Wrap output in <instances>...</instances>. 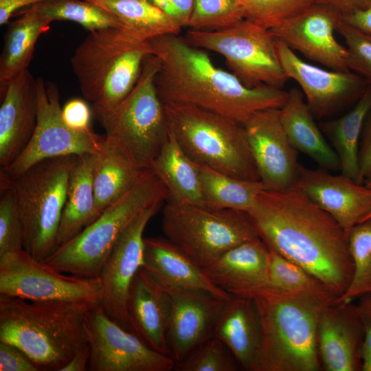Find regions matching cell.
Here are the masks:
<instances>
[{
    "label": "cell",
    "mask_w": 371,
    "mask_h": 371,
    "mask_svg": "<svg viewBox=\"0 0 371 371\" xmlns=\"http://www.w3.org/2000/svg\"><path fill=\"white\" fill-rule=\"evenodd\" d=\"M248 212L269 249L316 276L338 298L346 291L354 269L348 236L302 191L264 190Z\"/></svg>",
    "instance_id": "1"
},
{
    "label": "cell",
    "mask_w": 371,
    "mask_h": 371,
    "mask_svg": "<svg viewBox=\"0 0 371 371\" xmlns=\"http://www.w3.org/2000/svg\"><path fill=\"white\" fill-rule=\"evenodd\" d=\"M159 60L155 86L163 103H182L225 116L245 125L256 112L280 109L288 91L245 85L233 73L217 67L201 48L179 34L149 41Z\"/></svg>",
    "instance_id": "2"
},
{
    "label": "cell",
    "mask_w": 371,
    "mask_h": 371,
    "mask_svg": "<svg viewBox=\"0 0 371 371\" xmlns=\"http://www.w3.org/2000/svg\"><path fill=\"white\" fill-rule=\"evenodd\" d=\"M95 306L0 295V341L21 350L39 371H61L89 344L85 318Z\"/></svg>",
    "instance_id": "3"
},
{
    "label": "cell",
    "mask_w": 371,
    "mask_h": 371,
    "mask_svg": "<svg viewBox=\"0 0 371 371\" xmlns=\"http://www.w3.org/2000/svg\"><path fill=\"white\" fill-rule=\"evenodd\" d=\"M253 300L262 326L261 346L255 371L323 370L316 333L319 313L328 305L271 286Z\"/></svg>",
    "instance_id": "4"
},
{
    "label": "cell",
    "mask_w": 371,
    "mask_h": 371,
    "mask_svg": "<svg viewBox=\"0 0 371 371\" xmlns=\"http://www.w3.org/2000/svg\"><path fill=\"white\" fill-rule=\"evenodd\" d=\"M151 54L149 41L139 40L124 30L89 32L71 63L83 96L92 102L95 119L113 111L128 95Z\"/></svg>",
    "instance_id": "5"
},
{
    "label": "cell",
    "mask_w": 371,
    "mask_h": 371,
    "mask_svg": "<svg viewBox=\"0 0 371 371\" xmlns=\"http://www.w3.org/2000/svg\"><path fill=\"white\" fill-rule=\"evenodd\" d=\"M168 189L150 169L144 170L136 183L76 237L43 260L68 274L97 278L124 232L147 208L164 203Z\"/></svg>",
    "instance_id": "6"
},
{
    "label": "cell",
    "mask_w": 371,
    "mask_h": 371,
    "mask_svg": "<svg viewBox=\"0 0 371 371\" xmlns=\"http://www.w3.org/2000/svg\"><path fill=\"white\" fill-rule=\"evenodd\" d=\"M164 104L169 128L194 161L238 179L260 180L244 124L191 104Z\"/></svg>",
    "instance_id": "7"
},
{
    "label": "cell",
    "mask_w": 371,
    "mask_h": 371,
    "mask_svg": "<svg viewBox=\"0 0 371 371\" xmlns=\"http://www.w3.org/2000/svg\"><path fill=\"white\" fill-rule=\"evenodd\" d=\"M78 156L40 161L6 183L16 193L24 227L23 248L43 261L58 247V232L65 204L71 170Z\"/></svg>",
    "instance_id": "8"
},
{
    "label": "cell",
    "mask_w": 371,
    "mask_h": 371,
    "mask_svg": "<svg viewBox=\"0 0 371 371\" xmlns=\"http://www.w3.org/2000/svg\"><path fill=\"white\" fill-rule=\"evenodd\" d=\"M165 237L203 269L232 247L260 238L249 212L177 203L163 205Z\"/></svg>",
    "instance_id": "9"
},
{
    "label": "cell",
    "mask_w": 371,
    "mask_h": 371,
    "mask_svg": "<svg viewBox=\"0 0 371 371\" xmlns=\"http://www.w3.org/2000/svg\"><path fill=\"white\" fill-rule=\"evenodd\" d=\"M159 67V58L148 56L128 95L113 111L96 118L106 137L120 143L142 169L150 168L169 135L164 104L155 82Z\"/></svg>",
    "instance_id": "10"
},
{
    "label": "cell",
    "mask_w": 371,
    "mask_h": 371,
    "mask_svg": "<svg viewBox=\"0 0 371 371\" xmlns=\"http://www.w3.org/2000/svg\"><path fill=\"white\" fill-rule=\"evenodd\" d=\"M186 38L196 47L223 56L232 73L248 87L282 89L289 80L271 31L249 20L215 30L190 29Z\"/></svg>",
    "instance_id": "11"
},
{
    "label": "cell",
    "mask_w": 371,
    "mask_h": 371,
    "mask_svg": "<svg viewBox=\"0 0 371 371\" xmlns=\"http://www.w3.org/2000/svg\"><path fill=\"white\" fill-rule=\"evenodd\" d=\"M0 295L97 305L101 302L102 284L100 277L61 272L22 249L0 256Z\"/></svg>",
    "instance_id": "12"
},
{
    "label": "cell",
    "mask_w": 371,
    "mask_h": 371,
    "mask_svg": "<svg viewBox=\"0 0 371 371\" xmlns=\"http://www.w3.org/2000/svg\"><path fill=\"white\" fill-rule=\"evenodd\" d=\"M38 119L33 135L16 159L1 169V183L9 182L37 162L56 157L97 154L103 148L105 137L93 131L82 132L68 126L62 117L57 86L36 79Z\"/></svg>",
    "instance_id": "13"
},
{
    "label": "cell",
    "mask_w": 371,
    "mask_h": 371,
    "mask_svg": "<svg viewBox=\"0 0 371 371\" xmlns=\"http://www.w3.org/2000/svg\"><path fill=\"white\" fill-rule=\"evenodd\" d=\"M85 327L90 346L87 370L170 371L176 363L168 355L148 346L138 336L125 330L100 304L89 309Z\"/></svg>",
    "instance_id": "14"
},
{
    "label": "cell",
    "mask_w": 371,
    "mask_h": 371,
    "mask_svg": "<svg viewBox=\"0 0 371 371\" xmlns=\"http://www.w3.org/2000/svg\"><path fill=\"white\" fill-rule=\"evenodd\" d=\"M276 47L286 76L300 85L310 110L318 119L357 102L368 85L363 77L350 70H328L308 63L278 39Z\"/></svg>",
    "instance_id": "15"
},
{
    "label": "cell",
    "mask_w": 371,
    "mask_h": 371,
    "mask_svg": "<svg viewBox=\"0 0 371 371\" xmlns=\"http://www.w3.org/2000/svg\"><path fill=\"white\" fill-rule=\"evenodd\" d=\"M342 19L335 8L315 3L270 30L276 39L309 60L331 69L348 71V49L335 36Z\"/></svg>",
    "instance_id": "16"
},
{
    "label": "cell",
    "mask_w": 371,
    "mask_h": 371,
    "mask_svg": "<svg viewBox=\"0 0 371 371\" xmlns=\"http://www.w3.org/2000/svg\"><path fill=\"white\" fill-rule=\"evenodd\" d=\"M164 204L147 208L129 225L115 243L99 276L102 284L100 305L112 320L130 332L128 299L132 281L143 265L144 232Z\"/></svg>",
    "instance_id": "17"
},
{
    "label": "cell",
    "mask_w": 371,
    "mask_h": 371,
    "mask_svg": "<svg viewBox=\"0 0 371 371\" xmlns=\"http://www.w3.org/2000/svg\"><path fill=\"white\" fill-rule=\"evenodd\" d=\"M245 126L260 180L270 189L295 186L300 164L298 151L284 130L280 109L256 112Z\"/></svg>",
    "instance_id": "18"
},
{
    "label": "cell",
    "mask_w": 371,
    "mask_h": 371,
    "mask_svg": "<svg viewBox=\"0 0 371 371\" xmlns=\"http://www.w3.org/2000/svg\"><path fill=\"white\" fill-rule=\"evenodd\" d=\"M162 288L168 294L171 303L168 329L170 357L178 363L212 337L215 323L226 300L201 290Z\"/></svg>",
    "instance_id": "19"
},
{
    "label": "cell",
    "mask_w": 371,
    "mask_h": 371,
    "mask_svg": "<svg viewBox=\"0 0 371 371\" xmlns=\"http://www.w3.org/2000/svg\"><path fill=\"white\" fill-rule=\"evenodd\" d=\"M316 337L323 370H362L364 329L356 304L341 302L324 307L319 315Z\"/></svg>",
    "instance_id": "20"
},
{
    "label": "cell",
    "mask_w": 371,
    "mask_h": 371,
    "mask_svg": "<svg viewBox=\"0 0 371 371\" xmlns=\"http://www.w3.org/2000/svg\"><path fill=\"white\" fill-rule=\"evenodd\" d=\"M295 186L331 215L348 235L371 213V188L341 173L300 164Z\"/></svg>",
    "instance_id": "21"
},
{
    "label": "cell",
    "mask_w": 371,
    "mask_h": 371,
    "mask_svg": "<svg viewBox=\"0 0 371 371\" xmlns=\"http://www.w3.org/2000/svg\"><path fill=\"white\" fill-rule=\"evenodd\" d=\"M0 165L8 167L30 141L38 119L37 80L28 69L0 89Z\"/></svg>",
    "instance_id": "22"
},
{
    "label": "cell",
    "mask_w": 371,
    "mask_h": 371,
    "mask_svg": "<svg viewBox=\"0 0 371 371\" xmlns=\"http://www.w3.org/2000/svg\"><path fill=\"white\" fill-rule=\"evenodd\" d=\"M269 249L260 239L239 244L202 269L216 286L230 295L254 299L271 287Z\"/></svg>",
    "instance_id": "23"
},
{
    "label": "cell",
    "mask_w": 371,
    "mask_h": 371,
    "mask_svg": "<svg viewBox=\"0 0 371 371\" xmlns=\"http://www.w3.org/2000/svg\"><path fill=\"white\" fill-rule=\"evenodd\" d=\"M127 310L131 332L153 350L170 356L168 341L170 299L142 267L131 284Z\"/></svg>",
    "instance_id": "24"
},
{
    "label": "cell",
    "mask_w": 371,
    "mask_h": 371,
    "mask_svg": "<svg viewBox=\"0 0 371 371\" xmlns=\"http://www.w3.org/2000/svg\"><path fill=\"white\" fill-rule=\"evenodd\" d=\"M142 268L162 287L201 290L228 300L231 295L216 286L202 269L166 237L144 238Z\"/></svg>",
    "instance_id": "25"
},
{
    "label": "cell",
    "mask_w": 371,
    "mask_h": 371,
    "mask_svg": "<svg viewBox=\"0 0 371 371\" xmlns=\"http://www.w3.org/2000/svg\"><path fill=\"white\" fill-rule=\"evenodd\" d=\"M212 337L225 344L241 368L255 371L261 346L262 326L254 300L232 295L226 300Z\"/></svg>",
    "instance_id": "26"
},
{
    "label": "cell",
    "mask_w": 371,
    "mask_h": 371,
    "mask_svg": "<svg viewBox=\"0 0 371 371\" xmlns=\"http://www.w3.org/2000/svg\"><path fill=\"white\" fill-rule=\"evenodd\" d=\"M280 115L289 142L298 152L310 157L324 170H341L339 157L315 122L302 91L293 87L288 91Z\"/></svg>",
    "instance_id": "27"
},
{
    "label": "cell",
    "mask_w": 371,
    "mask_h": 371,
    "mask_svg": "<svg viewBox=\"0 0 371 371\" xmlns=\"http://www.w3.org/2000/svg\"><path fill=\"white\" fill-rule=\"evenodd\" d=\"M144 170L120 143L105 136L102 150L95 155L93 168L97 218L136 183Z\"/></svg>",
    "instance_id": "28"
},
{
    "label": "cell",
    "mask_w": 371,
    "mask_h": 371,
    "mask_svg": "<svg viewBox=\"0 0 371 371\" xmlns=\"http://www.w3.org/2000/svg\"><path fill=\"white\" fill-rule=\"evenodd\" d=\"M150 169L168 189L170 199L204 206L200 165L184 152L170 128L168 139Z\"/></svg>",
    "instance_id": "29"
},
{
    "label": "cell",
    "mask_w": 371,
    "mask_h": 371,
    "mask_svg": "<svg viewBox=\"0 0 371 371\" xmlns=\"http://www.w3.org/2000/svg\"><path fill=\"white\" fill-rule=\"evenodd\" d=\"M95 155L78 156L71 170L58 232V247L76 237L97 218L93 183Z\"/></svg>",
    "instance_id": "30"
},
{
    "label": "cell",
    "mask_w": 371,
    "mask_h": 371,
    "mask_svg": "<svg viewBox=\"0 0 371 371\" xmlns=\"http://www.w3.org/2000/svg\"><path fill=\"white\" fill-rule=\"evenodd\" d=\"M21 16L9 23L0 57V89L27 69L41 34L52 23L36 5L21 12Z\"/></svg>",
    "instance_id": "31"
},
{
    "label": "cell",
    "mask_w": 371,
    "mask_h": 371,
    "mask_svg": "<svg viewBox=\"0 0 371 371\" xmlns=\"http://www.w3.org/2000/svg\"><path fill=\"white\" fill-rule=\"evenodd\" d=\"M371 108V85L344 115L321 122L322 133L330 141L341 165V173L357 183H363L359 163V146L363 123Z\"/></svg>",
    "instance_id": "32"
},
{
    "label": "cell",
    "mask_w": 371,
    "mask_h": 371,
    "mask_svg": "<svg viewBox=\"0 0 371 371\" xmlns=\"http://www.w3.org/2000/svg\"><path fill=\"white\" fill-rule=\"evenodd\" d=\"M115 16L123 29L135 38L149 41L155 38L179 34L182 27L148 0H85Z\"/></svg>",
    "instance_id": "33"
},
{
    "label": "cell",
    "mask_w": 371,
    "mask_h": 371,
    "mask_svg": "<svg viewBox=\"0 0 371 371\" xmlns=\"http://www.w3.org/2000/svg\"><path fill=\"white\" fill-rule=\"evenodd\" d=\"M204 206L249 212L260 192L270 189L261 180L238 179L200 165Z\"/></svg>",
    "instance_id": "34"
},
{
    "label": "cell",
    "mask_w": 371,
    "mask_h": 371,
    "mask_svg": "<svg viewBox=\"0 0 371 371\" xmlns=\"http://www.w3.org/2000/svg\"><path fill=\"white\" fill-rule=\"evenodd\" d=\"M268 276L271 287L310 297L326 305L335 303L338 298L316 276L271 249L269 253Z\"/></svg>",
    "instance_id": "35"
},
{
    "label": "cell",
    "mask_w": 371,
    "mask_h": 371,
    "mask_svg": "<svg viewBox=\"0 0 371 371\" xmlns=\"http://www.w3.org/2000/svg\"><path fill=\"white\" fill-rule=\"evenodd\" d=\"M51 22L70 21L89 32L106 29H123L120 22L100 6L85 0H51L34 4Z\"/></svg>",
    "instance_id": "36"
},
{
    "label": "cell",
    "mask_w": 371,
    "mask_h": 371,
    "mask_svg": "<svg viewBox=\"0 0 371 371\" xmlns=\"http://www.w3.org/2000/svg\"><path fill=\"white\" fill-rule=\"evenodd\" d=\"M348 236L353 274L348 289L336 302H352L371 293V217L355 225Z\"/></svg>",
    "instance_id": "37"
},
{
    "label": "cell",
    "mask_w": 371,
    "mask_h": 371,
    "mask_svg": "<svg viewBox=\"0 0 371 371\" xmlns=\"http://www.w3.org/2000/svg\"><path fill=\"white\" fill-rule=\"evenodd\" d=\"M238 362L219 339L211 337L176 363L178 371H237Z\"/></svg>",
    "instance_id": "38"
},
{
    "label": "cell",
    "mask_w": 371,
    "mask_h": 371,
    "mask_svg": "<svg viewBox=\"0 0 371 371\" xmlns=\"http://www.w3.org/2000/svg\"><path fill=\"white\" fill-rule=\"evenodd\" d=\"M243 19L240 0H194L188 27L196 30H215Z\"/></svg>",
    "instance_id": "39"
},
{
    "label": "cell",
    "mask_w": 371,
    "mask_h": 371,
    "mask_svg": "<svg viewBox=\"0 0 371 371\" xmlns=\"http://www.w3.org/2000/svg\"><path fill=\"white\" fill-rule=\"evenodd\" d=\"M317 0H240L244 19L267 29L302 12Z\"/></svg>",
    "instance_id": "40"
},
{
    "label": "cell",
    "mask_w": 371,
    "mask_h": 371,
    "mask_svg": "<svg viewBox=\"0 0 371 371\" xmlns=\"http://www.w3.org/2000/svg\"><path fill=\"white\" fill-rule=\"evenodd\" d=\"M1 193L0 256L24 249L25 239L14 188L11 183L1 186Z\"/></svg>",
    "instance_id": "41"
},
{
    "label": "cell",
    "mask_w": 371,
    "mask_h": 371,
    "mask_svg": "<svg viewBox=\"0 0 371 371\" xmlns=\"http://www.w3.org/2000/svg\"><path fill=\"white\" fill-rule=\"evenodd\" d=\"M337 32L344 38L349 53V68L371 85V34L345 23L343 19Z\"/></svg>",
    "instance_id": "42"
},
{
    "label": "cell",
    "mask_w": 371,
    "mask_h": 371,
    "mask_svg": "<svg viewBox=\"0 0 371 371\" xmlns=\"http://www.w3.org/2000/svg\"><path fill=\"white\" fill-rule=\"evenodd\" d=\"M92 111L82 100L74 98L62 107V117L65 123L71 128L87 132L91 131L90 122Z\"/></svg>",
    "instance_id": "43"
},
{
    "label": "cell",
    "mask_w": 371,
    "mask_h": 371,
    "mask_svg": "<svg viewBox=\"0 0 371 371\" xmlns=\"http://www.w3.org/2000/svg\"><path fill=\"white\" fill-rule=\"evenodd\" d=\"M1 371H39L32 361L16 346L0 341Z\"/></svg>",
    "instance_id": "44"
},
{
    "label": "cell",
    "mask_w": 371,
    "mask_h": 371,
    "mask_svg": "<svg viewBox=\"0 0 371 371\" xmlns=\"http://www.w3.org/2000/svg\"><path fill=\"white\" fill-rule=\"evenodd\" d=\"M359 298L357 306L364 329L362 371H371V293Z\"/></svg>",
    "instance_id": "45"
},
{
    "label": "cell",
    "mask_w": 371,
    "mask_h": 371,
    "mask_svg": "<svg viewBox=\"0 0 371 371\" xmlns=\"http://www.w3.org/2000/svg\"><path fill=\"white\" fill-rule=\"evenodd\" d=\"M171 17L181 27H188L194 0H148Z\"/></svg>",
    "instance_id": "46"
},
{
    "label": "cell",
    "mask_w": 371,
    "mask_h": 371,
    "mask_svg": "<svg viewBox=\"0 0 371 371\" xmlns=\"http://www.w3.org/2000/svg\"><path fill=\"white\" fill-rule=\"evenodd\" d=\"M359 163L361 177L371 165V108L365 119L359 146Z\"/></svg>",
    "instance_id": "47"
},
{
    "label": "cell",
    "mask_w": 371,
    "mask_h": 371,
    "mask_svg": "<svg viewBox=\"0 0 371 371\" xmlns=\"http://www.w3.org/2000/svg\"><path fill=\"white\" fill-rule=\"evenodd\" d=\"M316 3L329 5L344 16L368 8L371 0H317Z\"/></svg>",
    "instance_id": "48"
},
{
    "label": "cell",
    "mask_w": 371,
    "mask_h": 371,
    "mask_svg": "<svg viewBox=\"0 0 371 371\" xmlns=\"http://www.w3.org/2000/svg\"><path fill=\"white\" fill-rule=\"evenodd\" d=\"M51 0H0V25L7 23L19 9Z\"/></svg>",
    "instance_id": "49"
},
{
    "label": "cell",
    "mask_w": 371,
    "mask_h": 371,
    "mask_svg": "<svg viewBox=\"0 0 371 371\" xmlns=\"http://www.w3.org/2000/svg\"><path fill=\"white\" fill-rule=\"evenodd\" d=\"M343 21L354 27L371 34V5L365 10L344 16Z\"/></svg>",
    "instance_id": "50"
},
{
    "label": "cell",
    "mask_w": 371,
    "mask_h": 371,
    "mask_svg": "<svg viewBox=\"0 0 371 371\" xmlns=\"http://www.w3.org/2000/svg\"><path fill=\"white\" fill-rule=\"evenodd\" d=\"M90 358V346L87 344L78 351L61 371H85L87 370Z\"/></svg>",
    "instance_id": "51"
},
{
    "label": "cell",
    "mask_w": 371,
    "mask_h": 371,
    "mask_svg": "<svg viewBox=\"0 0 371 371\" xmlns=\"http://www.w3.org/2000/svg\"><path fill=\"white\" fill-rule=\"evenodd\" d=\"M363 183L365 185H366L367 186L371 188V177L366 178L364 179ZM370 217H371V213L363 221H365V220H366V219H368V218H369Z\"/></svg>",
    "instance_id": "52"
},
{
    "label": "cell",
    "mask_w": 371,
    "mask_h": 371,
    "mask_svg": "<svg viewBox=\"0 0 371 371\" xmlns=\"http://www.w3.org/2000/svg\"><path fill=\"white\" fill-rule=\"evenodd\" d=\"M371 177V165L368 168L367 171L365 173V179L367 177Z\"/></svg>",
    "instance_id": "53"
}]
</instances>
